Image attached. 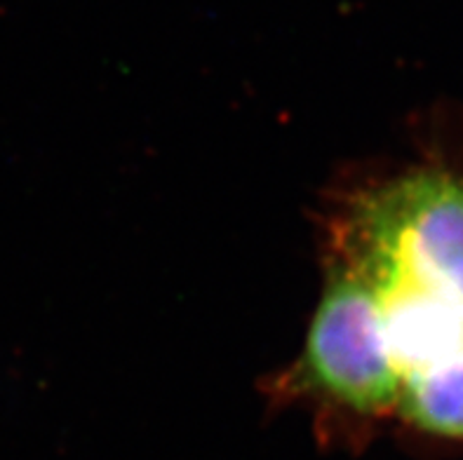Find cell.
Here are the masks:
<instances>
[{"label": "cell", "mask_w": 463, "mask_h": 460, "mask_svg": "<svg viewBox=\"0 0 463 460\" xmlns=\"http://www.w3.org/2000/svg\"><path fill=\"white\" fill-rule=\"evenodd\" d=\"M374 286H411L463 304V179L411 172L355 195L335 247Z\"/></svg>", "instance_id": "6da1fadb"}, {"label": "cell", "mask_w": 463, "mask_h": 460, "mask_svg": "<svg viewBox=\"0 0 463 460\" xmlns=\"http://www.w3.org/2000/svg\"><path fill=\"white\" fill-rule=\"evenodd\" d=\"M280 397L311 399L363 426L395 414L402 371L370 277L332 249L316 313L292 367L278 380Z\"/></svg>", "instance_id": "7a4b0ae2"}, {"label": "cell", "mask_w": 463, "mask_h": 460, "mask_svg": "<svg viewBox=\"0 0 463 460\" xmlns=\"http://www.w3.org/2000/svg\"><path fill=\"white\" fill-rule=\"evenodd\" d=\"M395 416L419 435L463 442V350L407 373Z\"/></svg>", "instance_id": "3957f363"}]
</instances>
